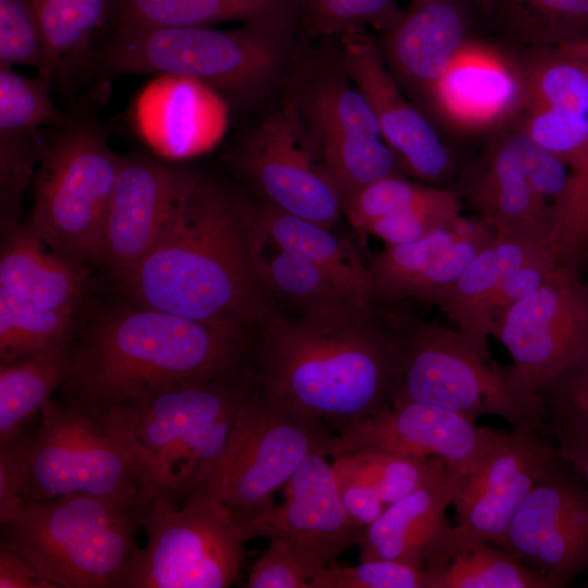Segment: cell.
I'll return each instance as SVG.
<instances>
[{"instance_id":"49","label":"cell","mask_w":588,"mask_h":588,"mask_svg":"<svg viewBox=\"0 0 588 588\" xmlns=\"http://www.w3.org/2000/svg\"><path fill=\"white\" fill-rule=\"evenodd\" d=\"M269 546L250 568L248 588H309L308 578L283 543L268 538Z\"/></svg>"},{"instance_id":"52","label":"cell","mask_w":588,"mask_h":588,"mask_svg":"<svg viewBox=\"0 0 588 588\" xmlns=\"http://www.w3.org/2000/svg\"><path fill=\"white\" fill-rule=\"evenodd\" d=\"M552 433L559 457L569 464L588 487V440L561 431Z\"/></svg>"},{"instance_id":"44","label":"cell","mask_w":588,"mask_h":588,"mask_svg":"<svg viewBox=\"0 0 588 588\" xmlns=\"http://www.w3.org/2000/svg\"><path fill=\"white\" fill-rule=\"evenodd\" d=\"M309 588H428L421 568L396 561L362 560L356 566H326L308 579Z\"/></svg>"},{"instance_id":"33","label":"cell","mask_w":588,"mask_h":588,"mask_svg":"<svg viewBox=\"0 0 588 588\" xmlns=\"http://www.w3.org/2000/svg\"><path fill=\"white\" fill-rule=\"evenodd\" d=\"M69 355L0 363V446L29 431L28 425L60 388Z\"/></svg>"},{"instance_id":"50","label":"cell","mask_w":588,"mask_h":588,"mask_svg":"<svg viewBox=\"0 0 588 588\" xmlns=\"http://www.w3.org/2000/svg\"><path fill=\"white\" fill-rule=\"evenodd\" d=\"M341 502L350 519L363 531L387 509L380 495L366 483L334 470Z\"/></svg>"},{"instance_id":"45","label":"cell","mask_w":588,"mask_h":588,"mask_svg":"<svg viewBox=\"0 0 588 588\" xmlns=\"http://www.w3.org/2000/svg\"><path fill=\"white\" fill-rule=\"evenodd\" d=\"M21 64L40 73L46 47L29 0H0V68Z\"/></svg>"},{"instance_id":"23","label":"cell","mask_w":588,"mask_h":588,"mask_svg":"<svg viewBox=\"0 0 588 588\" xmlns=\"http://www.w3.org/2000/svg\"><path fill=\"white\" fill-rule=\"evenodd\" d=\"M464 474L454 468L390 504L358 542L360 560L396 561L421 568L451 529L445 512Z\"/></svg>"},{"instance_id":"55","label":"cell","mask_w":588,"mask_h":588,"mask_svg":"<svg viewBox=\"0 0 588 588\" xmlns=\"http://www.w3.org/2000/svg\"><path fill=\"white\" fill-rule=\"evenodd\" d=\"M588 285V284H587Z\"/></svg>"},{"instance_id":"30","label":"cell","mask_w":588,"mask_h":588,"mask_svg":"<svg viewBox=\"0 0 588 588\" xmlns=\"http://www.w3.org/2000/svg\"><path fill=\"white\" fill-rule=\"evenodd\" d=\"M115 29L294 23L298 0H113Z\"/></svg>"},{"instance_id":"22","label":"cell","mask_w":588,"mask_h":588,"mask_svg":"<svg viewBox=\"0 0 588 588\" xmlns=\"http://www.w3.org/2000/svg\"><path fill=\"white\" fill-rule=\"evenodd\" d=\"M428 93L453 124L481 128L514 112L525 100V81L495 51L465 42Z\"/></svg>"},{"instance_id":"7","label":"cell","mask_w":588,"mask_h":588,"mask_svg":"<svg viewBox=\"0 0 588 588\" xmlns=\"http://www.w3.org/2000/svg\"><path fill=\"white\" fill-rule=\"evenodd\" d=\"M258 385L250 367L147 389L101 412L122 424L152 482L179 502L221 456L244 403Z\"/></svg>"},{"instance_id":"8","label":"cell","mask_w":588,"mask_h":588,"mask_svg":"<svg viewBox=\"0 0 588 588\" xmlns=\"http://www.w3.org/2000/svg\"><path fill=\"white\" fill-rule=\"evenodd\" d=\"M343 451L342 439L322 417L259 384L244 403L221 456L193 492L215 495L246 541L273 514L274 493L309 454L333 457Z\"/></svg>"},{"instance_id":"47","label":"cell","mask_w":588,"mask_h":588,"mask_svg":"<svg viewBox=\"0 0 588 588\" xmlns=\"http://www.w3.org/2000/svg\"><path fill=\"white\" fill-rule=\"evenodd\" d=\"M527 109L523 131L567 164L588 138V115L548 107Z\"/></svg>"},{"instance_id":"21","label":"cell","mask_w":588,"mask_h":588,"mask_svg":"<svg viewBox=\"0 0 588 588\" xmlns=\"http://www.w3.org/2000/svg\"><path fill=\"white\" fill-rule=\"evenodd\" d=\"M462 191L495 233L548 249L553 209L531 187L509 137L466 172Z\"/></svg>"},{"instance_id":"34","label":"cell","mask_w":588,"mask_h":588,"mask_svg":"<svg viewBox=\"0 0 588 588\" xmlns=\"http://www.w3.org/2000/svg\"><path fill=\"white\" fill-rule=\"evenodd\" d=\"M336 471L371 487L390 505L441 478L450 467L437 457H419L375 448L344 450L332 457Z\"/></svg>"},{"instance_id":"10","label":"cell","mask_w":588,"mask_h":588,"mask_svg":"<svg viewBox=\"0 0 588 588\" xmlns=\"http://www.w3.org/2000/svg\"><path fill=\"white\" fill-rule=\"evenodd\" d=\"M46 140L25 228L51 250L83 265L103 264L106 225L121 156L90 118L54 126Z\"/></svg>"},{"instance_id":"54","label":"cell","mask_w":588,"mask_h":588,"mask_svg":"<svg viewBox=\"0 0 588 588\" xmlns=\"http://www.w3.org/2000/svg\"><path fill=\"white\" fill-rule=\"evenodd\" d=\"M588 583V581H587Z\"/></svg>"},{"instance_id":"19","label":"cell","mask_w":588,"mask_h":588,"mask_svg":"<svg viewBox=\"0 0 588 588\" xmlns=\"http://www.w3.org/2000/svg\"><path fill=\"white\" fill-rule=\"evenodd\" d=\"M196 174L148 156H121L107 219L103 259L115 283L156 243Z\"/></svg>"},{"instance_id":"42","label":"cell","mask_w":588,"mask_h":588,"mask_svg":"<svg viewBox=\"0 0 588 588\" xmlns=\"http://www.w3.org/2000/svg\"><path fill=\"white\" fill-rule=\"evenodd\" d=\"M51 82L0 68V128L61 126L74 115L60 110L50 96Z\"/></svg>"},{"instance_id":"37","label":"cell","mask_w":588,"mask_h":588,"mask_svg":"<svg viewBox=\"0 0 588 588\" xmlns=\"http://www.w3.org/2000/svg\"><path fill=\"white\" fill-rule=\"evenodd\" d=\"M567 48L588 72V42ZM566 166L568 183L554 211L548 249L560 266L580 272L588 262V138Z\"/></svg>"},{"instance_id":"43","label":"cell","mask_w":588,"mask_h":588,"mask_svg":"<svg viewBox=\"0 0 588 588\" xmlns=\"http://www.w3.org/2000/svg\"><path fill=\"white\" fill-rule=\"evenodd\" d=\"M551 431L588 440V356L539 390Z\"/></svg>"},{"instance_id":"38","label":"cell","mask_w":588,"mask_h":588,"mask_svg":"<svg viewBox=\"0 0 588 588\" xmlns=\"http://www.w3.org/2000/svg\"><path fill=\"white\" fill-rule=\"evenodd\" d=\"M416 210L457 218L462 215L461 196L451 188L422 185L393 175L360 191L342 212L364 233L370 222L382 216Z\"/></svg>"},{"instance_id":"36","label":"cell","mask_w":588,"mask_h":588,"mask_svg":"<svg viewBox=\"0 0 588 588\" xmlns=\"http://www.w3.org/2000/svg\"><path fill=\"white\" fill-rule=\"evenodd\" d=\"M324 173L344 206L369 185L397 173L399 158L382 137L314 139Z\"/></svg>"},{"instance_id":"41","label":"cell","mask_w":588,"mask_h":588,"mask_svg":"<svg viewBox=\"0 0 588 588\" xmlns=\"http://www.w3.org/2000/svg\"><path fill=\"white\" fill-rule=\"evenodd\" d=\"M314 139L330 137H382L366 98L345 83H331L314 97L310 107Z\"/></svg>"},{"instance_id":"3","label":"cell","mask_w":588,"mask_h":588,"mask_svg":"<svg viewBox=\"0 0 588 588\" xmlns=\"http://www.w3.org/2000/svg\"><path fill=\"white\" fill-rule=\"evenodd\" d=\"M252 346L217 327L128 301L76 328L60 395L108 411L147 389L244 371Z\"/></svg>"},{"instance_id":"16","label":"cell","mask_w":588,"mask_h":588,"mask_svg":"<svg viewBox=\"0 0 588 588\" xmlns=\"http://www.w3.org/2000/svg\"><path fill=\"white\" fill-rule=\"evenodd\" d=\"M539 432L513 427L478 467L462 476L452 500L455 526L502 548L514 515L558 458Z\"/></svg>"},{"instance_id":"12","label":"cell","mask_w":588,"mask_h":588,"mask_svg":"<svg viewBox=\"0 0 588 588\" xmlns=\"http://www.w3.org/2000/svg\"><path fill=\"white\" fill-rule=\"evenodd\" d=\"M491 338L539 393L588 356V285L580 272L559 265L536 291L502 314Z\"/></svg>"},{"instance_id":"24","label":"cell","mask_w":588,"mask_h":588,"mask_svg":"<svg viewBox=\"0 0 588 588\" xmlns=\"http://www.w3.org/2000/svg\"><path fill=\"white\" fill-rule=\"evenodd\" d=\"M143 97L140 119L146 136L175 156L201 152L223 134V99L213 89L186 78L162 77Z\"/></svg>"},{"instance_id":"14","label":"cell","mask_w":588,"mask_h":588,"mask_svg":"<svg viewBox=\"0 0 588 588\" xmlns=\"http://www.w3.org/2000/svg\"><path fill=\"white\" fill-rule=\"evenodd\" d=\"M237 164L267 203L284 212L330 230L342 212L295 106L270 117L248 137Z\"/></svg>"},{"instance_id":"17","label":"cell","mask_w":588,"mask_h":588,"mask_svg":"<svg viewBox=\"0 0 588 588\" xmlns=\"http://www.w3.org/2000/svg\"><path fill=\"white\" fill-rule=\"evenodd\" d=\"M505 432L480 427L463 414L416 402L394 403L339 429L344 450L375 448L437 457L462 474L478 467Z\"/></svg>"},{"instance_id":"15","label":"cell","mask_w":588,"mask_h":588,"mask_svg":"<svg viewBox=\"0 0 588 588\" xmlns=\"http://www.w3.org/2000/svg\"><path fill=\"white\" fill-rule=\"evenodd\" d=\"M286 498L272 515L250 530L279 539L309 579L341 553L358 544L363 530L347 516L328 455L309 454L285 485Z\"/></svg>"},{"instance_id":"51","label":"cell","mask_w":588,"mask_h":588,"mask_svg":"<svg viewBox=\"0 0 588 588\" xmlns=\"http://www.w3.org/2000/svg\"><path fill=\"white\" fill-rule=\"evenodd\" d=\"M0 588H57L27 559L0 544Z\"/></svg>"},{"instance_id":"4","label":"cell","mask_w":588,"mask_h":588,"mask_svg":"<svg viewBox=\"0 0 588 588\" xmlns=\"http://www.w3.org/2000/svg\"><path fill=\"white\" fill-rule=\"evenodd\" d=\"M34 431L0 446V516L20 502L69 493L137 498L158 488L122 424L70 397H51Z\"/></svg>"},{"instance_id":"31","label":"cell","mask_w":588,"mask_h":588,"mask_svg":"<svg viewBox=\"0 0 588 588\" xmlns=\"http://www.w3.org/2000/svg\"><path fill=\"white\" fill-rule=\"evenodd\" d=\"M506 35L555 47L588 42V0H471Z\"/></svg>"},{"instance_id":"18","label":"cell","mask_w":588,"mask_h":588,"mask_svg":"<svg viewBox=\"0 0 588 588\" xmlns=\"http://www.w3.org/2000/svg\"><path fill=\"white\" fill-rule=\"evenodd\" d=\"M494 235L495 232L478 216L461 215L449 226L418 241L384 244L366 260L375 302L415 299L438 307Z\"/></svg>"},{"instance_id":"9","label":"cell","mask_w":588,"mask_h":588,"mask_svg":"<svg viewBox=\"0 0 588 588\" xmlns=\"http://www.w3.org/2000/svg\"><path fill=\"white\" fill-rule=\"evenodd\" d=\"M293 23H248L233 30L205 26L115 29L90 58L102 75L152 74L200 83L242 97L275 73Z\"/></svg>"},{"instance_id":"5","label":"cell","mask_w":588,"mask_h":588,"mask_svg":"<svg viewBox=\"0 0 588 588\" xmlns=\"http://www.w3.org/2000/svg\"><path fill=\"white\" fill-rule=\"evenodd\" d=\"M151 495L69 493L20 502L0 517V544L27 559L57 588H124Z\"/></svg>"},{"instance_id":"11","label":"cell","mask_w":588,"mask_h":588,"mask_svg":"<svg viewBox=\"0 0 588 588\" xmlns=\"http://www.w3.org/2000/svg\"><path fill=\"white\" fill-rule=\"evenodd\" d=\"M182 505L157 488L143 519L147 541L124 588H225L244 561V543L225 506L212 494L193 492Z\"/></svg>"},{"instance_id":"2","label":"cell","mask_w":588,"mask_h":588,"mask_svg":"<svg viewBox=\"0 0 588 588\" xmlns=\"http://www.w3.org/2000/svg\"><path fill=\"white\" fill-rule=\"evenodd\" d=\"M259 384L340 427L391 406L395 345L389 310L347 303L298 317L273 310L256 331Z\"/></svg>"},{"instance_id":"39","label":"cell","mask_w":588,"mask_h":588,"mask_svg":"<svg viewBox=\"0 0 588 588\" xmlns=\"http://www.w3.org/2000/svg\"><path fill=\"white\" fill-rule=\"evenodd\" d=\"M260 271L272 296L277 295L301 309L357 303L367 304L336 283L309 260L293 253L278 249L270 258H260Z\"/></svg>"},{"instance_id":"29","label":"cell","mask_w":588,"mask_h":588,"mask_svg":"<svg viewBox=\"0 0 588 588\" xmlns=\"http://www.w3.org/2000/svg\"><path fill=\"white\" fill-rule=\"evenodd\" d=\"M422 571L428 588H558L509 552L455 525Z\"/></svg>"},{"instance_id":"28","label":"cell","mask_w":588,"mask_h":588,"mask_svg":"<svg viewBox=\"0 0 588 588\" xmlns=\"http://www.w3.org/2000/svg\"><path fill=\"white\" fill-rule=\"evenodd\" d=\"M543 249L495 233L451 286L438 308L455 328L489 340L493 328L492 307L505 279Z\"/></svg>"},{"instance_id":"6","label":"cell","mask_w":588,"mask_h":588,"mask_svg":"<svg viewBox=\"0 0 588 588\" xmlns=\"http://www.w3.org/2000/svg\"><path fill=\"white\" fill-rule=\"evenodd\" d=\"M389 313L395 345L392 404L416 402L475 420L495 415L512 427H544L548 414L540 394L513 365L504 366L491 357L489 340Z\"/></svg>"},{"instance_id":"40","label":"cell","mask_w":588,"mask_h":588,"mask_svg":"<svg viewBox=\"0 0 588 588\" xmlns=\"http://www.w3.org/2000/svg\"><path fill=\"white\" fill-rule=\"evenodd\" d=\"M527 106L568 110L588 115V72L566 47L543 56L525 79Z\"/></svg>"},{"instance_id":"20","label":"cell","mask_w":588,"mask_h":588,"mask_svg":"<svg viewBox=\"0 0 588 588\" xmlns=\"http://www.w3.org/2000/svg\"><path fill=\"white\" fill-rule=\"evenodd\" d=\"M341 39L345 70L371 107L383 140L414 176L442 187L451 160L432 126L402 96L368 34L357 29Z\"/></svg>"},{"instance_id":"32","label":"cell","mask_w":588,"mask_h":588,"mask_svg":"<svg viewBox=\"0 0 588 588\" xmlns=\"http://www.w3.org/2000/svg\"><path fill=\"white\" fill-rule=\"evenodd\" d=\"M74 315L46 308L0 289V359L69 355Z\"/></svg>"},{"instance_id":"25","label":"cell","mask_w":588,"mask_h":588,"mask_svg":"<svg viewBox=\"0 0 588 588\" xmlns=\"http://www.w3.org/2000/svg\"><path fill=\"white\" fill-rule=\"evenodd\" d=\"M24 224L2 234L0 289L39 306L75 315L85 296V265L48 252Z\"/></svg>"},{"instance_id":"13","label":"cell","mask_w":588,"mask_h":588,"mask_svg":"<svg viewBox=\"0 0 588 588\" xmlns=\"http://www.w3.org/2000/svg\"><path fill=\"white\" fill-rule=\"evenodd\" d=\"M501 549L558 588L588 569V487L559 455L514 515Z\"/></svg>"},{"instance_id":"53","label":"cell","mask_w":588,"mask_h":588,"mask_svg":"<svg viewBox=\"0 0 588 588\" xmlns=\"http://www.w3.org/2000/svg\"><path fill=\"white\" fill-rule=\"evenodd\" d=\"M433 0H412V3H421V2H428Z\"/></svg>"},{"instance_id":"46","label":"cell","mask_w":588,"mask_h":588,"mask_svg":"<svg viewBox=\"0 0 588 588\" xmlns=\"http://www.w3.org/2000/svg\"><path fill=\"white\" fill-rule=\"evenodd\" d=\"M392 0H298V17L310 35H344L388 17Z\"/></svg>"},{"instance_id":"26","label":"cell","mask_w":588,"mask_h":588,"mask_svg":"<svg viewBox=\"0 0 588 588\" xmlns=\"http://www.w3.org/2000/svg\"><path fill=\"white\" fill-rule=\"evenodd\" d=\"M464 12L460 0H433L392 20L391 58L404 78L430 90L465 44Z\"/></svg>"},{"instance_id":"35","label":"cell","mask_w":588,"mask_h":588,"mask_svg":"<svg viewBox=\"0 0 588 588\" xmlns=\"http://www.w3.org/2000/svg\"><path fill=\"white\" fill-rule=\"evenodd\" d=\"M29 1L46 47V65L38 74L52 83L65 60L89 61V39L102 22L107 0Z\"/></svg>"},{"instance_id":"48","label":"cell","mask_w":588,"mask_h":588,"mask_svg":"<svg viewBox=\"0 0 588 588\" xmlns=\"http://www.w3.org/2000/svg\"><path fill=\"white\" fill-rule=\"evenodd\" d=\"M457 218L417 210L394 212L370 222L364 233L382 240L387 245L407 244L449 226Z\"/></svg>"},{"instance_id":"27","label":"cell","mask_w":588,"mask_h":588,"mask_svg":"<svg viewBox=\"0 0 588 588\" xmlns=\"http://www.w3.org/2000/svg\"><path fill=\"white\" fill-rule=\"evenodd\" d=\"M254 224L262 244L271 242L278 249L309 260L360 301L377 304L367 261L352 242L267 201L254 210Z\"/></svg>"},{"instance_id":"1","label":"cell","mask_w":588,"mask_h":588,"mask_svg":"<svg viewBox=\"0 0 588 588\" xmlns=\"http://www.w3.org/2000/svg\"><path fill=\"white\" fill-rule=\"evenodd\" d=\"M254 210L196 174L156 243L122 280L139 306L217 327L248 341L273 311Z\"/></svg>"}]
</instances>
